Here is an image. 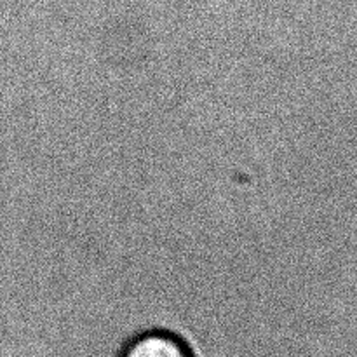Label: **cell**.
Masks as SVG:
<instances>
[{"mask_svg":"<svg viewBox=\"0 0 357 357\" xmlns=\"http://www.w3.org/2000/svg\"><path fill=\"white\" fill-rule=\"evenodd\" d=\"M114 357H199V351L190 335L166 324H153L122 338Z\"/></svg>","mask_w":357,"mask_h":357,"instance_id":"6da1fadb","label":"cell"}]
</instances>
